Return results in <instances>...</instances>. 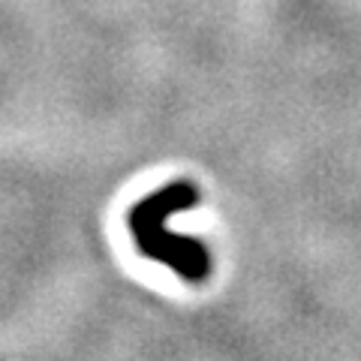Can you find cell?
<instances>
[{"label": "cell", "instance_id": "cell-1", "mask_svg": "<svg viewBox=\"0 0 361 361\" xmlns=\"http://www.w3.org/2000/svg\"><path fill=\"white\" fill-rule=\"evenodd\" d=\"M196 202H199L196 184L172 180V184L157 187L151 196L135 202L127 217L135 250L154 259V262L166 265L169 271H175L187 283H202L211 274V253L199 238L172 232L169 217H175L184 208H193Z\"/></svg>", "mask_w": 361, "mask_h": 361}]
</instances>
